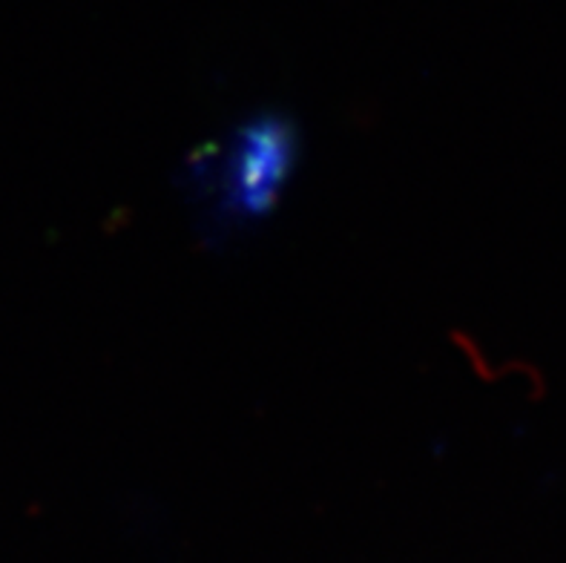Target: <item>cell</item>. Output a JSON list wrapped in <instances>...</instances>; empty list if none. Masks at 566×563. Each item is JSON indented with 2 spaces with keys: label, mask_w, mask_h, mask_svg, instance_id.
Segmentation results:
<instances>
[{
  "label": "cell",
  "mask_w": 566,
  "mask_h": 563,
  "mask_svg": "<svg viewBox=\"0 0 566 563\" xmlns=\"http://www.w3.org/2000/svg\"><path fill=\"white\" fill-rule=\"evenodd\" d=\"M300 161V129L285 113H256L187 158L181 190L196 205L208 242L265 221Z\"/></svg>",
  "instance_id": "obj_1"
}]
</instances>
